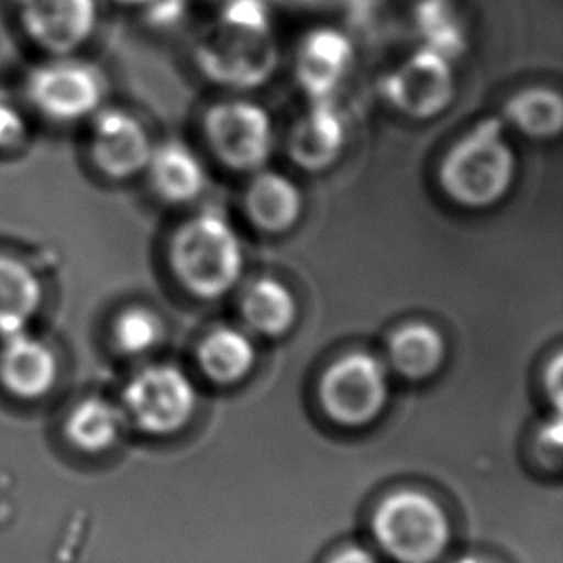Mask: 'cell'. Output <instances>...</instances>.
<instances>
[{
    "instance_id": "6da1fadb",
    "label": "cell",
    "mask_w": 563,
    "mask_h": 563,
    "mask_svg": "<svg viewBox=\"0 0 563 563\" xmlns=\"http://www.w3.org/2000/svg\"><path fill=\"white\" fill-rule=\"evenodd\" d=\"M220 10L195 41V64L210 81L233 91L266 85L279 66L266 0H220Z\"/></svg>"
},
{
    "instance_id": "7a4b0ae2",
    "label": "cell",
    "mask_w": 563,
    "mask_h": 563,
    "mask_svg": "<svg viewBox=\"0 0 563 563\" xmlns=\"http://www.w3.org/2000/svg\"><path fill=\"white\" fill-rule=\"evenodd\" d=\"M516 177V154L500 118H488L467 131L442 162L441 184L452 200L467 208H488L508 192Z\"/></svg>"
},
{
    "instance_id": "3957f363",
    "label": "cell",
    "mask_w": 563,
    "mask_h": 563,
    "mask_svg": "<svg viewBox=\"0 0 563 563\" xmlns=\"http://www.w3.org/2000/svg\"><path fill=\"white\" fill-rule=\"evenodd\" d=\"M177 279L192 295L218 298L233 289L243 272V249L228 218L202 212L177 231L169 251Z\"/></svg>"
},
{
    "instance_id": "277c9868",
    "label": "cell",
    "mask_w": 563,
    "mask_h": 563,
    "mask_svg": "<svg viewBox=\"0 0 563 563\" xmlns=\"http://www.w3.org/2000/svg\"><path fill=\"white\" fill-rule=\"evenodd\" d=\"M107 77L89 60L51 56L27 71L25 100L41 118L53 123H77L99 112L107 97Z\"/></svg>"
},
{
    "instance_id": "5b68a950",
    "label": "cell",
    "mask_w": 563,
    "mask_h": 563,
    "mask_svg": "<svg viewBox=\"0 0 563 563\" xmlns=\"http://www.w3.org/2000/svg\"><path fill=\"white\" fill-rule=\"evenodd\" d=\"M374 534L398 563H433L449 549L452 529L446 511L431 496L400 490L375 511Z\"/></svg>"
},
{
    "instance_id": "8992f818",
    "label": "cell",
    "mask_w": 563,
    "mask_h": 563,
    "mask_svg": "<svg viewBox=\"0 0 563 563\" xmlns=\"http://www.w3.org/2000/svg\"><path fill=\"white\" fill-rule=\"evenodd\" d=\"M380 95L411 120L441 115L456 97V69L446 54L419 45L380 79Z\"/></svg>"
},
{
    "instance_id": "52a82bcc",
    "label": "cell",
    "mask_w": 563,
    "mask_h": 563,
    "mask_svg": "<svg viewBox=\"0 0 563 563\" xmlns=\"http://www.w3.org/2000/svg\"><path fill=\"white\" fill-rule=\"evenodd\" d=\"M197 408V393L189 377L174 366L141 369L123 390L122 410L143 433L181 431Z\"/></svg>"
},
{
    "instance_id": "ba28073f",
    "label": "cell",
    "mask_w": 563,
    "mask_h": 563,
    "mask_svg": "<svg viewBox=\"0 0 563 563\" xmlns=\"http://www.w3.org/2000/svg\"><path fill=\"white\" fill-rule=\"evenodd\" d=\"M320 396L329 418L336 423L367 426L387 404V367L372 354L351 352L325 372Z\"/></svg>"
},
{
    "instance_id": "9c48e42d",
    "label": "cell",
    "mask_w": 563,
    "mask_h": 563,
    "mask_svg": "<svg viewBox=\"0 0 563 563\" xmlns=\"http://www.w3.org/2000/svg\"><path fill=\"white\" fill-rule=\"evenodd\" d=\"M206 135L216 154L233 169L252 172L266 164L274 148V125L252 100L231 99L208 110Z\"/></svg>"
},
{
    "instance_id": "30bf717a",
    "label": "cell",
    "mask_w": 563,
    "mask_h": 563,
    "mask_svg": "<svg viewBox=\"0 0 563 563\" xmlns=\"http://www.w3.org/2000/svg\"><path fill=\"white\" fill-rule=\"evenodd\" d=\"M23 35L48 56H74L99 27V0H12Z\"/></svg>"
},
{
    "instance_id": "8fae6325",
    "label": "cell",
    "mask_w": 563,
    "mask_h": 563,
    "mask_svg": "<svg viewBox=\"0 0 563 563\" xmlns=\"http://www.w3.org/2000/svg\"><path fill=\"white\" fill-rule=\"evenodd\" d=\"M153 145L143 123L122 108H100L91 118L89 156L99 174L123 181L145 172Z\"/></svg>"
},
{
    "instance_id": "7c38bea8",
    "label": "cell",
    "mask_w": 563,
    "mask_h": 563,
    "mask_svg": "<svg viewBox=\"0 0 563 563\" xmlns=\"http://www.w3.org/2000/svg\"><path fill=\"white\" fill-rule=\"evenodd\" d=\"M356 48L346 31L320 25L298 41L292 56V74L310 102L335 100L351 74Z\"/></svg>"
},
{
    "instance_id": "4fadbf2b",
    "label": "cell",
    "mask_w": 563,
    "mask_h": 563,
    "mask_svg": "<svg viewBox=\"0 0 563 563\" xmlns=\"http://www.w3.org/2000/svg\"><path fill=\"white\" fill-rule=\"evenodd\" d=\"M60 379V360L53 346L27 331L0 339V385L22 402H37Z\"/></svg>"
},
{
    "instance_id": "5bb4252c",
    "label": "cell",
    "mask_w": 563,
    "mask_h": 563,
    "mask_svg": "<svg viewBox=\"0 0 563 563\" xmlns=\"http://www.w3.org/2000/svg\"><path fill=\"white\" fill-rule=\"evenodd\" d=\"M344 141L346 128L335 100L310 102L290 135V154L300 168L320 172L339 158Z\"/></svg>"
},
{
    "instance_id": "9a60e30c",
    "label": "cell",
    "mask_w": 563,
    "mask_h": 563,
    "mask_svg": "<svg viewBox=\"0 0 563 563\" xmlns=\"http://www.w3.org/2000/svg\"><path fill=\"white\" fill-rule=\"evenodd\" d=\"M45 302L37 272L14 254L0 252V339L27 331Z\"/></svg>"
},
{
    "instance_id": "2e32d148",
    "label": "cell",
    "mask_w": 563,
    "mask_h": 563,
    "mask_svg": "<svg viewBox=\"0 0 563 563\" xmlns=\"http://www.w3.org/2000/svg\"><path fill=\"white\" fill-rule=\"evenodd\" d=\"M125 423L128 418L122 406L102 396H85L71 406L62 431L71 449L87 456H99L114 449L122 439Z\"/></svg>"
},
{
    "instance_id": "e0dca14e",
    "label": "cell",
    "mask_w": 563,
    "mask_h": 563,
    "mask_svg": "<svg viewBox=\"0 0 563 563\" xmlns=\"http://www.w3.org/2000/svg\"><path fill=\"white\" fill-rule=\"evenodd\" d=\"M146 169L154 189L168 202H189L205 190V166L184 143L172 141L153 148Z\"/></svg>"
},
{
    "instance_id": "ac0fdd59",
    "label": "cell",
    "mask_w": 563,
    "mask_h": 563,
    "mask_svg": "<svg viewBox=\"0 0 563 563\" xmlns=\"http://www.w3.org/2000/svg\"><path fill=\"white\" fill-rule=\"evenodd\" d=\"M246 210L258 228L282 233L297 223L302 212V197L290 179L264 172L252 179L246 192Z\"/></svg>"
},
{
    "instance_id": "d6986e66",
    "label": "cell",
    "mask_w": 563,
    "mask_h": 563,
    "mask_svg": "<svg viewBox=\"0 0 563 563\" xmlns=\"http://www.w3.org/2000/svg\"><path fill=\"white\" fill-rule=\"evenodd\" d=\"M198 362L208 379L218 385H233L251 374L256 352L243 331L220 328L206 336L198 349Z\"/></svg>"
},
{
    "instance_id": "ffe728a7",
    "label": "cell",
    "mask_w": 563,
    "mask_h": 563,
    "mask_svg": "<svg viewBox=\"0 0 563 563\" xmlns=\"http://www.w3.org/2000/svg\"><path fill=\"white\" fill-rule=\"evenodd\" d=\"M446 354L444 336L427 323H408L393 333L388 356L408 379H426L441 367Z\"/></svg>"
},
{
    "instance_id": "44dd1931",
    "label": "cell",
    "mask_w": 563,
    "mask_h": 563,
    "mask_svg": "<svg viewBox=\"0 0 563 563\" xmlns=\"http://www.w3.org/2000/svg\"><path fill=\"white\" fill-rule=\"evenodd\" d=\"M504 120L527 137H556L563 128L562 97L549 87H527L506 102Z\"/></svg>"
},
{
    "instance_id": "7402d4cb",
    "label": "cell",
    "mask_w": 563,
    "mask_h": 563,
    "mask_svg": "<svg viewBox=\"0 0 563 563\" xmlns=\"http://www.w3.org/2000/svg\"><path fill=\"white\" fill-rule=\"evenodd\" d=\"M297 312L292 292L275 279H260L244 292V320L262 335H285L297 320Z\"/></svg>"
},
{
    "instance_id": "603a6c76",
    "label": "cell",
    "mask_w": 563,
    "mask_h": 563,
    "mask_svg": "<svg viewBox=\"0 0 563 563\" xmlns=\"http://www.w3.org/2000/svg\"><path fill=\"white\" fill-rule=\"evenodd\" d=\"M411 22L421 37V45L456 60L465 38L449 0H413Z\"/></svg>"
},
{
    "instance_id": "cb8c5ba5",
    "label": "cell",
    "mask_w": 563,
    "mask_h": 563,
    "mask_svg": "<svg viewBox=\"0 0 563 563\" xmlns=\"http://www.w3.org/2000/svg\"><path fill=\"white\" fill-rule=\"evenodd\" d=\"M164 336L162 320L146 308H130L123 310L114 321L112 339L115 349L125 356H143L154 351Z\"/></svg>"
},
{
    "instance_id": "d4e9b609",
    "label": "cell",
    "mask_w": 563,
    "mask_h": 563,
    "mask_svg": "<svg viewBox=\"0 0 563 563\" xmlns=\"http://www.w3.org/2000/svg\"><path fill=\"white\" fill-rule=\"evenodd\" d=\"M30 137V122L14 95L0 85V153L20 151Z\"/></svg>"
},
{
    "instance_id": "484cf974",
    "label": "cell",
    "mask_w": 563,
    "mask_h": 563,
    "mask_svg": "<svg viewBox=\"0 0 563 563\" xmlns=\"http://www.w3.org/2000/svg\"><path fill=\"white\" fill-rule=\"evenodd\" d=\"M185 10H187V0H153L141 12L145 15L148 25L158 27V30H166V27H172V25L181 22Z\"/></svg>"
},
{
    "instance_id": "4316f807",
    "label": "cell",
    "mask_w": 563,
    "mask_h": 563,
    "mask_svg": "<svg viewBox=\"0 0 563 563\" xmlns=\"http://www.w3.org/2000/svg\"><path fill=\"white\" fill-rule=\"evenodd\" d=\"M539 442H541V449L544 450V452L550 450V452H554L556 456H560V450H562L563 442L562 411L556 410L554 418L549 419V421L541 427Z\"/></svg>"
},
{
    "instance_id": "83f0119b",
    "label": "cell",
    "mask_w": 563,
    "mask_h": 563,
    "mask_svg": "<svg viewBox=\"0 0 563 563\" xmlns=\"http://www.w3.org/2000/svg\"><path fill=\"white\" fill-rule=\"evenodd\" d=\"M562 354H558L556 360H554V364H552L549 369V390L550 395H552V400L556 404V410H562Z\"/></svg>"
},
{
    "instance_id": "f1b7e54d",
    "label": "cell",
    "mask_w": 563,
    "mask_h": 563,
    "mask_svg": "<svg viewBox=\"0 0 563 563\" xmlns=\"http://www.w3.org/2000/svg\"><path fill=\"white\" fill-rule=\"evenodd\" d=\"M331 563H379L377 558L369 552V550L362 549V547H351V549H344L333 558Z\"/></svg>"
},
{
    "instance_id": "f546056e",
    "label": "cell",
    "mask_w": 563,
    "mask_h": 563,
    "mask_svg": "<svg viewBox=\"0 0 563 563\" xmlns=\"http://www.w3.org/2000/svg\"><path fill=\"white\" fill-rule=\"evenodd\" d=\"M110 2H114L118 7L139 8V10H143V8L148 7L153 0H110Z\"/></svg>"
},
{
    "instance_id": "4dcf8cb0",
    "label": "cell",
    "mask_w": 563,
    "mask_h": 563,
    "mask_svg": "<svg viewBox=\"0 0 563 563\" xmlns=\"http://www.w3.org/2000/svg\"><path fill=\"white\" fill-rule=\"evenodd\" d=\"M454 563H490L488 560H483V558L477 556H464L456 560Z\"/></svg>"
}]
</instances>
